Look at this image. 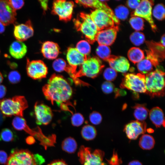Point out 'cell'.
I'll return each instance as SVG.
<instances>
[{"instance_id": "6da1fadb", "label": "cell", "mask_w": 165, "mask_h": 165, "mask_svg": "<svg viewBox=\"0 0 165 165\" xmlns=\"http://www.w3.org/2000/svg\"><path fill=\"white\" fill-rule=\"evenodd\" d=\"M42 90L46 99L53 105L55 102L63 111L72 112L69 107H73L70 101L72 90L70 84L61 75L53 74Z\"/></svg>"}, {"instance_id": "7a4b0ae2", "label": "cell", "mask_w": 165, "mask_h": 165, "mask_svg": "<svg viewBox=\"0 0 165 165\" xmlns=\"http://www.w3.org/2000/svg\"><path fill=\"white\" fill-rule=\"evenodd\" d=\"M165 73L160 66L145 75L146 93L152 97L164 95Z\"/></svg>"}, {"instance_id": "3957f363", "label": "cell", "mask_w": 165, "mask_h": 165, "mask_svg": "<svg viewBox=\"0 0 165 165\" xmlns=\"http://www.w3.org/2000/svg\"><path fill=\"white\" fill-rule=\"evenodd\" d=\"M28 107L27 101L23 96H16L0 100V110L4 116L23 117L24 111Z\"/></svg>"}, {"instance_id": "277c9868", "label": "cell", "mask_w": 165, "mask_h": 165, "mask_svg": "<svg viewBox=\"0 0 165 165\" xmlns=\"http://www.w3.org/2000/svg\"><path fill=\"white\" fill-rule=\"evenodd\" d=\"M75 28L84 34L87 41L92 44L95 41L98 31L90 15L82 12L76 19L73 20Z\"/></svg>"}, {"instance_id": "5b68a950", "label": "cell", "mask_w": 165, "mask_h": 165, "mask_svg": "<svg viewBox=\"0 0 165 165\" xmlns=\"http://www.w3.org/2000/svg\"><path fill=\"white\" fill-rule=\"evenodd\" d=\"M104 67L101 61L97 57H87L77 71L75 78L79 79V77L85 76L95 78L100 74Z\"/></svg>"}, {"instance_id": "8992f818", "label": "cell", "mask_w": 165, "mask_h": 165, "mask_svg": "<svg viewBox=\"0 0 165 165\" xmlns=\"http://www.w3.org/2000/svg\"><path fill=\"white\" fill-rule=\"evenodd\" d=\"M104 152L97 149L93 151L88 147L81 146L79 150L78 156L79 161L83 165H106L103 162Z\"/></svg>"}, {"instance_id": "52a82bcc", "label": "cell", "mask_w": 165, "mask_h": 165, "mask_svg": "<svg viewBox=\"0 0 165 165\" xmlns=\"http://www.w3.org/2000/svg\"><path fill=\"white\" fill-rule=\"evenodd\" d=\"M120 86L122 88L136 93H145V75L140 73L125 74Z\"/></svg>"}, {"instance_id": "ba28073f", "label": "cell", "mask_w": 165, "mask_h": 165, "mask_svg": "<svg viewBox=\"0 0 165 165\" xmlns=\"http://www.w3.org/2000/svg\"><path fill=\"white\" fill-rule=\"evenodd\" d=\"M5 165H37L33 154L26 149H13Z\"/></svg>"}, {"instance_id": "9c48e42d", "label": "cell", "mask_w": 165, "mask_h": 165, "mask_svg": "<svg viewBox=\"0 0 165 165\" xmlns=\"http://www.w3.org/2000/svg\"><path fill=\"white\" fill-rule=\"evenodd\" d=\"M153 3V1L151 0H141L138 7L131 13V16H137L145 19L149 24L153 31L156 32L157 27L152 16Z\"/></svg>"}, {"instance_id": "30bf717a", "label": "cell", "mask_w": 165, "mask_h": 165, "mask_svg": "<svg viewBox=\"0 0 165 165\" xmlns=\"http://www.w3.org/2000/svg\"><path fill=\"white\" fill-rule=\"evenodd\" d=\"M74 6L72 1L55 0L53 3L52 13L58 15L60 20L68 21L71 19Z\"/></svg>"}, {"instance_id": "8fae6325", "label": "cell", "mask_w": 165, "mask_h": 165, "mask_svg": "<svg viewBox=\"0 0 165 165\" xmlns=\"http://www.w3.org/2000/svg\"><path fill=\"white\" fill-rule=\"evenodd\" d=\"M90 16L98 31L117 25L113 19L103 10L95 9L91 11Z\"/></svg>"}, {"instance_id": "7c38bea8", "label": "cell", "mask_w": 165, "mask_h": 165, "mask_svg": "<svg viewBox=\"0 0 165 165\" xmlns=\"http://www.w3.org/2000/svg\"><path fill=\"white\" fill-rule=\"evenodd\" d=\"M26 71L28 75L35 80H40L46 78L48 68L42 60L30 61L27 59Z\"/></svg>"}, {"instance_id": "4fadbf2b", "label": "cell", "mask_w": 165, "mask_h": 165, "mask_svg": "<svg viewBox=\"0 0 165 165\" xmlns=\"http://www.w3.org/2000/svg\"><path fill=\"white\" fill-rule=\"evenodd\" d=\"M34 111L37 124L46 125L51 121L53 113L51 108L47 105L37 101L35 105Z\"/></svg>"}, {"instance_id": "5bb4252c", "label": "cell", "mask_w": 165, "mask_h": 165, "mask_svg": "<svg viewBox=\"0 0 165 165\" xmlns=\"http://www.w3.org/2000/svg\"><path fill=\"white\" fill-rule=\"evenodd\" d=\"M87 57V56L80 53L76 48L69 47L68 49L67 59L69 65L72 68L75 78L78 82H80L81 80L75 78L77 67L81 65L86 60Z\"/></svg>"}, {"instance_id": "9a60e30c", "label": "cell", "mask_w": 165, "mask_h": 165, "mask_svg": "<svg viewBox=\"0 0 165 165\" xmlns=\"http://www.w3.org/2000/svg\"><path fill=\"white\" fill-rule=\"evenodd\" d=\"M105 1L97 0H76V3L86 7L103 10L106 13L114 20L116 24L118 25L120 21L115 16L112 10L108 6Z\"/></svg>"}, {"instance_id": "2e32d148", "label": "cell", "mask_w": 165, "mask_h": 165, "mask_svg": "<svg viewBox=\"0 0 165 165\" xmlns=\"http://www.w3.org/2000/svg\"><path fill=\"white\" fill-rule=\"evenodd\" d=\"M16 11L8 0H0V22L5 26L13 23L16 20Z\"/></svg>"}, {"instance_id": "e0dca14e", "label": "cell", "mask_w": 165, "mask_h": 165, "mask_svg": "<svg viewBox=\"0 0 165 165\" xmlns=\"http://www.w3.org/2000/svg\"><path fill=\"white\" fill-rule=\"evenodd\" d=\"M146 124L144 122L132 121L124 127V131L130 140H136L139 136L146 131Z\"/></svg>"}, {"instance_id": "ac0fdd59", "label": "cell", "mask_w": 165, "mask_h": 165, "mask_svg": "<svg viewBox=\"0 0 165 165\" xmlns=\"http://www.w3.org/2000/svg\"><path fill=\"white\" fill-rule=\"evenodd\" d=\"M119 30L118 26L116 25L112 28L99 31L97 34L96 41L99 45L108 46L111 45L116 40Z\"/></svg>"}, {"instance_id": "d6986e66", "label": "cell", "mask_w": 165, "mask_h": 165, "mask_svg": "<svg viewBox=\"0 0 165 165\" xmlns=\"http://www.w3.org/2000/svg\"><path fill=\"white\" fill-rule=\"evenodd\" d=\"M13 34L17 40L21 42L32 37L34 34V30L31 21L28 20L25 24L15 25Z\"/></svg>"}, {"instance_id": "ffe728a7", "label": "cell", "mask_w": 165, "mask_h": 165, "mask_svg": "<svg viewBox=\"0 0 165 165\" xmlns=\"http://www.w3.org/2000/svg\"><path fill=\"white\" fill-rule=\"evenodd\" d=\"M159 61L153 55L147 54L146 57L137 63V67L140 73L146 74L152 71L154 67L159 66Z\"/></svg>"}, {"instance_id": "44dd1931", "label": "cell", "mask_w": 165, "mask_h": 165, "mask_svg": "<svg viewBox=\"0 0 165 165\" xmlns=\"http://www.w3.org/2000/svg\"><path fill=\"white\" fill-rule=\"evenodd\" d=\"M111 68L116 72L125 73L128 70L130 63L127 59L122 56L111 55L107 60Z\"/></svg>"}, {"instance_id": "7402d4cb", "label": "cell", "mask_w": 165, "mask_h": 165, "mask_svg": "<svg viewBox=\"0 0 165 165\" xmlns=\"http://www.w3.org/2000/svg\"><path fill=\"white\" fill-rule=\"evenodd\" d=\"M58 45L51 41H46L43 43L41 48V52L43 56L48 59L56 58L59 53Z\"/></svg>"}, {"instance_id": "603a6c76", "label": "cell", "mask_w": 165, "mask_h": 165, "mask_svg": "<svg viewBox=\"0 0 165 165\" xmlns=\"http://www.w3.org/2000/svg\"><path fill=\"white\" fill-rule=\"evenodd\" d=\"M27 47L23 42L18 41L13 42L9 48V52L11 56L16 59L22 58L27 52Z\"/></svg>"}, {"instance_id": "cb8c5ba5", "label": "cell", "mask_w": 165, "mask_h": 165, "mask_svg": "<svg viewBox=\"0 0 165 165\" xmlns=\"http://www.w3.org/2000/svg\"><path fill=\"white\" fill-rule=\"evenodd\" d=\"M145 43L149 50L157 58L160 62L163 61L165 58V47L160 42L150 41H146Z\"/></svg>"}, {"instance_id": "d4e9b609", "label": "cell", "mask_w": 165, "mask_h": 165, "mask_svg": "<svg viewBox=\"0 0 165 165\" xmlns=\"http://www.w3.org/2000/svg\"><path fill=\"white\" fill-rule=\"evenodd\" d=\"M149 112L150 119L156 127H160L161 126L164 127V114L160 108L158 107H154Z\"/></svg>"}, {"instance_id": "484cf974", "label": "cell", "mask_w": 165, "mask_h": 165, "mask_svg": "<svg viewBox=\"0 0 165 165\" xmlns=\"http://www.w3.org/2000/svg\"><path fill=\"white\" fill-rule=\"evenodd\" d=\"M134 115L137 120L144 122L149 113L148 109L143 104H136L133 107Z\"/></svg>"}, {"instance_id": "4316f807", "label": "cell", "mask_w": 165, "mask_h": 165, "mask_svg": "<svg viewBox=\"0 0 165 165\" xmlns=\"http://www.w3.org/2000/svg\"><path fill=\"white\" fill-rule=\"evenodd\" d=\"M127 56L129 60L134 64L138 63L145 57L143 51L136 47L130 48L128 52Z\"/></svg>"}, {"instance_id": "83f0119b", "label": "cell", "mask_w": 165, "mask_h": 165, "mask_svg": "<svg viewBox=\"0 0 165 165\" xmlns=\"http://www.w3.org/2000/svg\"><path fill=\"white\" fill-rule=\"evenodd\" d=\"M155 144V139L151 135L148 134H143L139 139V146L143 150H151L154 147Z\"/></svg>"}, {"instance_id": "f1b7e54d", "label": "cell", "mask_w": 165, "mask_h": 165, "mask_svg": "<svg viewBox=\"0 0 165 165\" xmlns=\"http://www.w3.org/2000/svg\"><path fill=\"white\" fill-rule=\"evenodd\" d=\"M61 148L64 151L68 153H73L77 149V144L73 138L68 137L65 138L62 142Z\"/></svg>"}, {"instance_id": "f546056e", "label": "cell", "mask_w": 165, "mask_h": 165, "mask_svg": "<svg viewBox=\"0 0 165 165\" xmlns=\"http://www.w3.org/2000/svg\"><path fill=\"white\" fill-rule=\"evenodd\" d=\"M81 133L82 138L86 141L94 139L97 134V130L94 127L88 124L82 127Z\"/></svg>"}, {"instance_id": "4dcf8cb0", "label": "cell", "mask_w": 165, "mask_h": 165, "mask_svg": "<svg viewBox=\"0 0 165 165\" xmlns=\"http://www.w3.org/2000/svg\"><path fill=\"white\" fill-rule=\"evenodd\" d=\"M17 138L16 133L9 129L4 128L0 133V141L12 142L15 141Z\"/></svg>"}, {"instance_id": "1f68e13d", "label": "cell", "mask_w": 165, "mask_h": 165, "mask_svg": "<svg viewBox=\"0 0 165 165\" xmlns=\"http://www.w3.org/2000/svg\"><path fill=\"white\" fill-rule=\"evenodd\" d=\"M96 53L100 58L106 61L111 55L109 47L104 45H99L96 49Z\"/></svg>"}, {"instance_id": "d6a6232c", "label": "cell", "mask_w": 165, "mask_h": 165, "mask_svg": "<svg viewBox=\"0 0 165 165\" xmlns=\"http://www.w3.org/2000/svg\"><path fill=\"white\" fill-rule=\"evenodd\" d=\"M12 124L16 130H24L25 131L28 126L25 119L22 117L16 116L13 120Z\"/></svg>"}, {"instance_id": "836d02e7", "label": "cell", "mask_w": 165, "mask_h": 165, "mask_svg": "<svg viewBox=\"0 0 165 165\" xmlns=\"http://www.w3.org/2000/svg\"><path fill=\"white\" fill-rule=\"evenodd\" d=\"M129 13L128 9L123 5H120L117 7L114 12L115 16L119 20H126L127 18Z\"/></svg>"}, {"instance_id": "e575fe53", "label": "cell", "mask_w": 165, "mask_h": 165, "mask_svg": "<svg viewBox=\"0 0 165 165\" xmlns=\"http://www.w3.org/2000/svg\"><path fill=\"white\" fill-rule=\"evenodd\" d=\"M132 27L137 31L144 29V20L142 18L137 16H132L129 21Z\"/></svg>"}, {"instance_id": "d590c367", "label": "cell", "mask_w": 165, "mask_h": 165, "mask_svg": "<svg viewBox=\"0 0 165 165\" xmlns=\"http://www.w3.org/2000/svg\"><path fill=\"white\" fill-rule=\"evenodd\" d=\"M130 38L132 43L136 46H139L142 44L145 39L144 34L138 31L133 32L130 35Z\"/></svg>"}, {"instance_id": "8d00e7d4", "label": "cell", "mask_w": 165, "mask_h": 165, "mask_svg": "<svg viewBox=\"0 0 165 165\" xmlns=\"http://www.w3.org/2000/svg\"><path fill=\"white\" fill-rule=\"evenodd\" d=\"M152 14L153 16L158 20H164L165 17L164 5L162 3L157 4L153 10Z\"/></svg>"}, {"instance_id": "74e56055", "label": "cell", "mask_w": 165, "mask_h": 165, "mask_svg": "<svg viewBox=\"0 0 165 165\" xmlns=\"http://www.w3.org/2000/svg\"><path fill=\"white\" fill-rule=\"evenodd\" d=\"M76 48L80 53L86 56L90 52V45L87 41L85 40H81L78 42Z\"/></svg>"}, {"instance_id": "f35d334b", "label": "cell", "mask_w": 165, "mask_h": 165, "mask_svg": "<svg viewBox=\"0 0 165 165\" xmlns=\"http://www.w3.org/2000/svg\"><path fill=\"white\" fill-rule=\"evenodd\" d=\"M67 65L65 61L61 58L56 59L53 63V69L58 72L64 71Z\"/></svg>"}, {"instance_id": "ab89813d", "label": "cell", "mask_w": 165, "mask_h": 165, "mask_svg": "<svg viewBox=\"0 0 165 165\" xmlns=\"http://www.w3.org/2000/svg\"><path fill=\"white\" fill-rule=\"evenodd\" d=\"M104 79L108 81H113L117 76V72L111 68H108L104 71L103 74Z\"/></svg>"}, {"instance_id": "60d3db41", "label": "cell", "mask_w": 165, "mask_h": 165, "mask_svg": "<svg viewBox=\"0 0 165 165\" xmlns=\"http://www.w3.org/2000/svg\"><path fill=\"white\" fill-rule=\"evenodd\" d=\"M84 119L83 116L80 113H76L73 114L71 118L72 125L75 127H79L83 123Z\"/></svg>"}, {"instance_id": "b9f144b4", "label": "cell", "mask_w": 165, "mask_h": 165, "mask_svg": "<svg viewBox=\"0 0 165 165\" xmlns=\"http://www.w3.org/2000/svg\"><path fill=\"white\" fill-rule=\"evenodd\" d=\"M89 119L92 123L97 125L101 123L102 120V117L98 112L94 111L90 114Z\"/></svg>"}, {"instance_id": "7bdbcfd3", "label": "cell", "mask_w": 165, "mask_h": 165, "mask_svg": "<svg viewBox=\"0 0 165 165\" xmlns=\"http://www.w3.org/2000/svg\"><path fill=\"white\" fill-rule=\"evenodd\" d=\"M8 79L9 82L11 83L16 84L18 83L20 81L21 76L18 71H13L9 73Z\"/></svg>"}, {"instance_id": "ee69618b", "label": "cell", "mask_w": 165, "mask_h": 165, "mask_svg": "<svg viewBox=\"0 0 165 165\" xmlns=\"http://www.w3.org/2000/svg\"><path fill=\"white\" fill-rule=\"evenodd\" d=\"M114 89V86L111 82L105 81L102 84L101 89L103 92L106 94L112 93Z\"/></svg>"}, {"instance_id": "f6af8a7d", "label": "cell", "mask_w": 165, "mask_h": 165, "mask_svg": "<svg viewBox=\"0 0 165 165\" xmlns=\"http://www.w3.org/2000/svg\"><path fill=\"white\" fill-rule=\"evenodd\" d=\"M107 160L109 165H120L122 163L121 159L119 158L117 152L114 150L110 159Z\"/></svg>"}, {"instance_id": "bcb514c9", "label": "cell", "mask_w": 165, "mask_h": 165, "mask_svg": "<svg viewBox=\"0 0 165 165\" xmlns=\"http://www.w3.org/2000/svg\"><path fill=\"white\" fill-rule=\"evenodd\" d=\"M9 3L13 9L17 10L21 9L24 4L23 0H9Z\"/></svg>"}, {"instance_id": "7dc6e473", "label": "cell", "mask_w": 165, "mask_h": 165, "mask_svg": "<svg viewBox=\"0 0 165 165\" xmlns=\"http://www.w3.org/2000/svg\"><path fill=\"white\" fill-rule=\"evenodd\" d=\"M141 0H130L127 1V5L130 8L132 9H135L139 6Z\"/></svg>"}, {"instance_id": "c3c4849f", "label": "cell", "mask_w": 165, "mask_h": 165, "mask_svg": "<svg viewBox=\"0 0 165 165\" xmlns=\"http://www.w3.org/2000/svg\"><path fill=\"white\" fill-rule=\"evenodd\" d=\"M33 157L37 165H41L45 162V159L42 156L38 154H33Z\"/></svg>"}, {"instance_id": "681fc988", "label": "cell", "mask_w": 165, "mask_h": 165, "mask_svg": "<svg viewBox=\"0 0 165 165\" xmlns=\"http://www.w3.org/2000/svg\"><path fill=\"white\" fill-rule=\"evenodd\" d=\"M8 156L6 153L3 150H0V164H5L6 163Z\"/></svg>"}, {"instance_id": "f907efd6", "label": "cell", "mask_w": 165, "mask_h": 165, "mask_svg": "<svg viewBox=\"0 0 165 165\" xmlns=\"http://www.w3.org/2000/svg\"><path fill=\"white\" fill-rule=\"evenodd\" d=\"M47 165H68L63 160H56L51 162Z\"/></svg>"}, {"instance_id": "816d5d0a", "label": "cell", "mask_w": 165, "mask_h": 165, "mask_svg": "<svg viewBox=\"0 0 165 165\" xmlns=\"http://www.w3.org/2000/svg\"><path fill=\"white\" fill-rule=\"evenodd\" d=\"M6 92V87L4 85H0V99L3 98Z\"/></svg>"}, {"instance_id": "f5cc1de1", "label": "cell", "mask_w": 165, "mask_h": 165, "mask_svg": "<svg viewBox=\"0 0 165 165\" xmlns=\"http://www.w3.org/2000/svg\"><path fill=\"white\" fill-rule=\"evenodd\" d=\"M39 2L43 9L45 11L48 8V1L40 0Z\"/></svg>"}, {"instance_id": "db71d44e", "label": "cell", "mask_w": 165, "mask_h": 165, "mask_svg": "<svg viewBox=\"0 0 165 165\" xmlns=\"http://www.w3.org/2000/svg\"><path fill=\"white\" fill-rule=\"evenodd\" d=\"M26 141L28 144L31 145L35 143V140L33 137L30 136L26 138Z\"/></svg>"}, {"instance_id": "11a10c76", "label": "cell", "mask_w": 165, "mask_h": 165, "mask_svg": "<svg viewBox=\"0 0 165 165\" xmlns=\"http://www.w3.org/2000/svg\"><path fill=\"white\" fill-rule=\"evenodd\" d=\"M128 165H142V164L138 160H134L129 162Z\"/></svg>"}, {"instance_id": "9f6ffc18", "label": "cell", "mask_w": 165, "mask_h": 165, "mask_svg": "<svg viewBox=\"0 0 165 165\" xmlns=\"http://www.w3.org/2000/svg\"><path fill=\"white\" fill-rule=\"evenodd\" d=\"M4 119L5 116L2 114L0 110V126L2 123Z\"/></svg>"}, {"instance_id": "6f0895ef", "label": "cell", "mask_w": 165, "mask_h": 165, "mask_svg": "<svg viewBox=\"0 0 165 165\" xmlns=\"http://www.w3.org/2000/svg\"><path fill=\"white\" fill-rule=\"evenodd\" d=\"M5 25L0 22V34L3 33L5 30Z\"/></svg>"}, {"instance_id": "680465c9", "label": "cell", "mask_w": 165, "mask_h": 165, "mask_svg": "<svg viewBox=\"0 0 165 165\" xmlns=\"http://www.w3.org/2000/svg\"><path fill=\"white\" fill-rule=\"evenodd\" d=\"M160 42L165 47V34H164L161 37Z\"/></svg>"}, {"instance_id": "91938a15", "label": "cell", "mask_w": 165, "mask_h": 165, "mask_svg": "<svg viewBox=\"0 0 165 165\" xmlns=\"http://www.w3.org/2000/svg\"><path fill=\"white\" fill-rule=\"evenodd\" d=\"M3 77L2 74L0 72V84L2 82L3 80Z\"/></svg>"}]
</instances>
